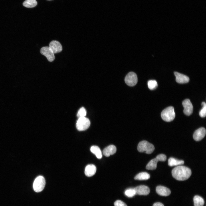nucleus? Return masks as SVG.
I'll return each instance as SVG.
<instances>
[{
	"mask_svg": "<svg viewBox=\"0 0 206 206\" xmlns=\"http://www.w3.org/2000/svg\"><path fill=\"white\" fill-rule=\"evenodd\" d=\"M90 124L89 119L85 117L78 118L76 124V127L79 131H83L87 129Z\"/></svg>",
	"mask_w": 206,
	"mask_h": 206,
	"instance_id": "5",
	"label": "nucleus"
},
{
	"mask_svg": "<svg viewBox=\"0 0 206 206\" xmlns=\"http://www.w3.org/2000/svg\"><path fill=\"white\" fill-rule=\"evenodd\" d=\"M49 47L54 54L61 52L62 49L61 43L59 41L56 40L51 41L49 44Z\"/></svg>",
	"mask_w": 206,
	"mask_h": 206,
	"instance_id": "11",
	"label": "nucleus"
},
{
	"mask_svg": "<svg viewBox=\"0 0 206 206\" xmlns=\"http://www.w3.org/2000/svg\"><path fill=\"white\" fill-rule=\"evenodd\" d=\"M157 193L159 195L167 196L169 195L171 193L170 190L168 188L162 186H158L156 188Z\"/></svg>",
	"mask_w": 206,
	"mask_h": 206,
	"instance_id": "13",
	"label": "nucleus"
},
{
	"mask_svg": "<svg viewBox=\"0 0 206 206\" xmlns=\"http://www.w3.org/2000/svg\"><path fill=\"white\" fill-rule=\"evenodd\" d=\"M40 52L42 54L46 57L49 61L52 62L54 60V54L49 47H43L41 48Z\"/></svg>",
	"mask_w": 206,
	"mask_h": 206,
	"instance_id": "7",
	"label": "nucleus"
},
{
	"mask_svg": "<svg viewBox=\"0 0 206 206\" xmlns=\"http://www.w3.org/2000/svg\"><path fill=\"white\" fill-rule=\"evenodd\" d=\"M91 151L94 154L98 159H101L102 157V154L100 148L97 146H92L90 148Z\"/></svg>",
	"mask_w": 206,
	"mask_h": 206,
	"instance_id": "16",
	"label": "nucleus"
},
{
	"mask_svg": "<svg viewBox=\"0 0 206 206\" xmlns=\"http://www.w3.org/2000/svg\"><path fill=\"white\" fill-rule=\"evenodd\" d=\"M161 116L162 119L166 122L173 121L175 116L173 107L170 106L165 108L162 112Z\"/></svg>",
	"mask_w": 206,
	"mask_h": 206,
	"instance_id": "2",
	"label": "nucleus"
},
{
	"mask_svg": "<svg viewBox=\"0 0 206 206\" xmlns=\"http://www.w3.org/2000/svg\"><path fill=\"white\" fill-rule=\"evenodd\" d=\"M147 84L148 88L151 90L154 89L158 86L157 82L155 80H151L148 81Z\"/></svg>",
	"mask_w": 206,
	"mask_h": 206,
	"instance_id": "23",
	"label": "nucleus"
},
{
	"mask_svg": "<svg viewBox=\"0 0 206 206\" xmlns=\"http://www.w3.org/2000/svg\"><path fill=\"white\" fill-rule=\"evenodd\" d=\"M182 104L184 108L183 112L186 115L189 116L193 113V107L191 101L188 99L183 100Z\"/></svg>",
	"mask_w": 206,
	"mask_h": 206,
	"instance_id": "8",
	"label": "nucleus"
},
{
	"mask_svg": "<svg viewBox=\"0 0 206 206\" xmlns=\"http://www.w3.org/2000/svg\"><path fill=\"white\" fill-rule=\"evenodd\" d=\"M153 206H164V205L161 203L156 202L153 204Z\"/></svg>",
	"mask_w": 206,
	"mask_h": 206,
	"instance_id": "28",
	"label": "nucleus"
},
{
	"mask_svg": "<svg viewBox=\"0 0 206 206\" xmlns=\"http://www.w3.org/2000/svg\"><path fill=\"white\" fill-rule=\"evenodd\" d=\"M173 177L179 181H184L189 179L191 174V171L188 167L179 166L174 168L172 171Z\"/></svg>",
	"mask_w": 206,
	"mask_h": 206,
	"instance_id": "1",
	"label": "nucleus"
},
{
	"mask_svg": "<svg viewBox=\"0 0 206 206\" xmlns=\"http://www.w3.org/2000/svg\"><path fill=\"white\" fill-rule=\"evenodd\" d=\"M86 111L84 107L81 108L78 112L77 116L79 118L84 117L86 116Z\"/></svg>",
	"mask_w": 206,
	"mask_h": 206,
	"instance_id": "25",
	"label": "nucleus"
},
{
	"mask_svg": "<svg viewBox=\"0 0 206 206\" xmlns=\"http://www.w3.org/2000/svg\"><path fill=\"white\" fill-rule=\"evenodd\" d=\"M45 184L44 178L42 176L37 177L34 180L33 188L34 191L36 192H39L44 189Z\"/></svg>",
	"mask_w": 206,
	"mask_h": 206,
	"instance_id": "4",
	"label": "nucleus"
},
{
	"mask_svg": "<svg viewBox=\"0 0 206 206\" xmlns=\"http://www.w3.org/2000/svg\"><path fill=\"white\" fill-rule=\"evenodd\" d=\"M124 194L126 196L129 197H132L136 195L134 188H129L127 189L125 191Z\"/></svg>",
	"mask_w": 206,
	"mask_h": 206,
	"instance_id": "22",
	"label": "nucleus"
},
{
	"mask_svg": "<svg viewBox=\"0 0 206 206\" xmlns=\"http://www.w3.org/2000/svg\"><path fill=\"white\" fill-rule=\"evenodd\" d=\"M124 81L128 86H134L138 82V78L136 74L134 72H129L126 76Z\"/></svg>",
	"mask_w": 206,
	"mask_h": 206,
	"instance_id": "6",
	"label": "nucleus"
},
{
	"mask_svg": "<svg viewBox=\"0 0 206 206\" xmlns=\"http://www.w3.org/2000/svg\"><path fill=\"white\" fill-rule=\"evenodd\" d=\"M96 171V167L94 165L89 164L86 166L85 169L84 173L86 176L90 177L95 174Z\"/></svg>",
	"mask_w": 206,
	"mask_h": 206,
	"instance_id": "14",
	"label": "nucleus"
},
{
	"mask_svg": "<svg viewBox=\"0 0 206 206\" xmlns=\"http://www.w3.org/2000/svg\"><path fill=\"white\" fill-rule=\"evenodd\" d=\"M154 149V145L146 140L140 142L137 146V150L140 152H145L147 154L152 153Z\"/></svg>",
	"mask_w": 206,
	"mask_h": 206,
	"instance_id": "3",
	"label": "nucleus"
},
{
	"mask_svg": "<svg viewBox=\"0 0 206 206\" xmlns=\"http://www.w3.org/2000/svg\"><path fill=\"white\" fill-rule=\"evenodd\" d=\"M183 160H179L174 158L171 157L168 160V165L170 167L179 165L184 164Z\"/></svg>",
	"mask_w": 206,
	"mask_h": 206,
	"instance_id": "18",
	"label": "nucleus"
},
{
	"mask_svg": "<svg viewBox=\"0 0 206 206\" xmlns=\"http://www.w3.org/2000/svg\"><path fill=\"white\" fill-rule=\"evenodd\" d=\"M134 189L135 191L136 194L139 195H147L150 192L149 188L145 185H140L136 187Z\"/></svg>",
	"mask_w": 206,
	"mask_h": 206,
	"instance_id": "10",
	"label": "nucleus"
},
{
	"mask_svg": "<svg viewBox=\"0 0 206 206\" xmlns=\"http://www.w3.org/2000/svg\"><path fill=\"white\" fill-rule=\"evenodd\" d=\"M150 176L149 174L146 172L140 173L134 177L135 180H147L149 179Z\"/></svg>",
	"mask_w": 206,
	"mask_h": 206,
	"instance_id": "19",
	"label": "nucleus"
},
{
	"mask_svg": "<svg viewBox=\"0 0 206 206\" xmlns=\"http://www.w3.org/2000/svg\"><path fill=\"white\" fill-rule=\"evenodd\" d=\"M159 161H164L167 159L166 156L163 154H160L156 157Z\"/></svg>",
	"mask_w": 206,
	"mask_h": 206,
	"instance_id": "26",
	"label": "nucleus"
},
{
	"mask_svg": "<svg viewBox=\"0 0 206 206\" xmlns=\"http://www.w3.org/2000/svg\"><path fill=\"white\" fill-rule=\"evenodd\" d=\"M116 151V148L114 145H110L106 147L103 151V154L105 156L108 157L111 155L114 154Z\"/></svg>",
	"mask_w": 206,
	"mask_h": 206,
	"instance_id": "15",
	"label": "nucleus"
},
{
	"mask_svg": "<svg viewBox=\"0 0 206 206\" xmlns=\"http://www.w3.org/2000/svg\"><path fill=\"white\" fill-rule=\"evenodd\" d=\"M201 105L202 108L199 112V115L201 117H204L206 115V104L205 102H203Z\"/></svg>",
	"mask_w": 206,
	"mask_h": 206,
	"instance_id": "24",
	"label": "nucleus"
},
{
	"mask_svg": "<svg viewBox=\"0 0 206 206\" xmlns=\"http://www.w3.org/2000/svg\"><path fill=\"white\" fill-rule=\"evenodd\" d=\"M114 206H127L125 203L120 200H117L115 201L114 203Z\"/></svg>",
	"mask_w": 206,
	"mask_h": 206,
	"instance_id": "27",
	"label": "nucleus"
},
{
	"mask_svg": "<svg viewBox=\"0 0 206 206\" xmlns=\"http://www.w3.org/2000/svg\"><path fill=\"white\" fill-rule=\"evenodd\" d=\"M37 2L35 0H26L23 3L24 6L27 8H32L36 6Z\"/></svg>",
	"mask_w": 206,
	"mask_h": 206,
	"instance_id": "21",
	"label": "nucleus"
},
{
	"mask_svg": "<svg viewBox=\"0 0 206 206\" xmlns=\"http://www.w3.org/2000/svg\"><path fill=\"white\" fill-rule=\"evenodd\" d=\"M158 160L156 157L151 160L147 165L146 169L148 170H153L156 169Z\"/></svg>",
	"mask_w": 206,
	"mask_h": 206,
	"instance_id": "17",
	"label": "nucleus"
},
{
	"mask_svg": "<svg viewBox=\"0 0 206 206\" xmlns=\"http://www.w3.org/2000/svg\"><path fill=\"white\" fill-rule=\"evenodd\" d=\"M194 206H203L204 204V201L201 197L195 195L193 198Z\"/></svg>",
	"mask_w": 206,
	"mask_h": 206,
	"instance_id": "20",
	"label": "nucleus"
},
{
	"mask_svg": "<svg viewBox=\"0 0 206 206\" xmlns=\"http://www.w3.org/2000/svg\"><path fill=\"white\" fill-rule=\"evenodd\" d=\"M174 74L176 77V81L179 83H186L189 80V77L186 75L176 72Z\"/></svg>",
	"mask_w": 206,
	"mask_h": 206,
	"instance_id": "12",
	"label": "nucleus"
},
{
	"mask_svg": "<svg viewBox=\"0 0 206 206\" xmlns=\"http://www.w3.org/2000/svg\"><path fill=\"white\" fill-rule=\"evenodd\" d=\"M206 130L203 127L200 128L196 130L194 132L193 137L194 139L196 141L202 140L205 136Z\"/></svg>",
	"mask_w": 206,
	"mask_h": 206,
	"instance_id": "9",
	"label": "nucleus"
}]
</instances>
